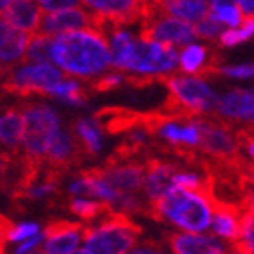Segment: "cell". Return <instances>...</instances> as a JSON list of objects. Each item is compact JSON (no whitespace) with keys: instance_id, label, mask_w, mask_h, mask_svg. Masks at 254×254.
<instances>
[{"instance_id":"8992f818","label":"cell","mask_w":254,"mask_h":254,"mask_svg":"<svg viewBox=\"0 0 254 254\" xmlns=\"http://www.w3.org/2000/svg\"><path fill=\"white\" fill-rule=\"evenodd\" d=\"M178 65L175 46L164 42H143L134 38L131 49L120 64L118 71H132L142 74H167Z\"/></svg>"},{"instance_id":"44dd1931","label":"cell","mask_w":254,"mask_h":254,"mask_svg":"<svg viewBox=\"0 0 254 254\" xmlns=\"http://www.w3.org/2000/svg\"><path fill=\"white\" fill-rule=\"evenodd\" d=\"M69 131L87 158L98 156L102 149V132L98 131V127L95 124L85 120V118H76L74 122H71Z\"/></svg>"},{"instance_id":"d6986e66","label":"cell","mask_w":254,"mask_h":254,"mask_svg":"<svg viewBox=\"0 0 254 254\" xmlns=\"http://www.w3.org/2000/svg\"><path fill=\"white\" fill-rule=\"evenodd\" d=\"M154 9L162 15L176 16L186 22H198L209 15L211 2L209 0H151Z\"/></svg>"},{"instance_id":"d590c367","label":"cell","mask_w":254,"mask_h":254,"mask_svg":"<svg viewBox=\"0 0 254 254\" xmlns=\"http://www.w3.org/2000/svg\"><path fill=\"white\" fill-rule=\"evenodd\" d=\"M231 254H240V253H234V251H231Z\"/></svg>"},{"instance_id":"f546056e","label":"cell","mask_w":254,"mask_h":254,"mask_svg":"<svg viewBox=\"0 0 254 254\" xmlns=\"http://www.w3.org/2000/svg\"><path fill=\"white\" fill-rule=\"evenodd\" d=\"M127 254H165L164 251V244L160 242H154V240H147L140 245H134Z\"/></svg>"},{"instance_id":"836d02e7","label":"cell","mask_w":254,"mask_h":254,"mask_svg":"<svg viewBox=\"0 0 254 254\" xmlns=\"http://www.w3.org/2000/svg\"><path fill=\"white\" fill-rule=\"evenodd\" d=\"M7 2H9V0H0V15H2V11L5 9V5H7Z\"/></svg>"},{"instance_id":"2e32d148","label":"cell","mask_w":254,"mask_h":254,"mask_svg":"<svg viewBox=\"0 0 254 254\" xmlns=\"http://www.w3.org/2000/svg\"><path fill=\"white\" fill-rule=\"evenodd\" d=\"M29 35L18 31L0 18V71L11 73L13 65L20 64V59L27 46Z\"/></svg>"},{"instance_id":"5b68a950","label":"cell","mask_w":254,"mask_h":254,"mask_svg":"<svg viewBox=\"0 0 254 254\" xmlns=\"http://www.w3.org/2000/svg\"><path fill=\"white\" fill-rule=\"evenodd\" d=\"M20 111L24 117V136H22V153L29 158L44 162V154L49 140L59 129L60 117L46 104L40 102H20Z\"/></svg>"},{"instance_id":"4316f807","label":"cell","mask_w":254,"mask_h":254,"mask_svg":"<svg viewBox=\"0 0 254 254\" xmlns=\"http://www.w3.org/2000/svg\"><path fill=\"white\" fill-rule=\"evenodd\" d=\"M218 22L227 24L231 27H238L244 22V13L240 11V7L236 4H227V5H211L209 11Z\"/></svg>"},{"instance_id":"d4e9b609","label":"cell","mask_w":254,"mask_h":254,"mask_svg":"<svg viewBox=\"0 0 254 254\" xmlns=\"http://www.w3.org/2000/svg\"><path fill=\"white\" fill-rule=\"evenodd\" d=\"M242 29H229V31H222L220 38H218V42L222 48H234V46H238V44L245 42V40H249L253 37V31H254V18L253 16H244V22H242Z\"/></svg>"},{"instance_id":"277c9868","label":"cell","mask_w":254,"mask_h":254,"mask_svg":"<svg viewBox=\"0 0 254 254\" xmlns=\"http://www.w3.org/2000/svg\"><path fill=\"white\" fill-rule=\"evenodd\" d=\"M143 229L120 211L107 212L98 225H85L82 240L91 254H127Z\"/></svg>"},{"instance_id":"5bb4252c","label":"cell","mask_w":254,"mask_h":254,"mask_svg":"<svg viewBox=\"0 0 254 254\" xmlns=\"http://www.w3.org/2000/svg\"><path fill=\"white\" fill-rule=\"evenodd\" d=\"M140 120L142 113L124 106L102 107L93 115V124L98 127V131L107 134H120L140 129Z\"/></svg>"},{"instance_id":"ffe728a7","label":"cell","mask_w":254,"mask_h":254,"mask_svg":"<svg viewBox=\"0 0 254 254\" xmlns=\"http://www.w3.org/2000/svg\"><path fill=\"white\" fill-rule=\"evenodd\" d=\"M22 136H24V117L20 106H13L5 111V115L0 117V147H5V151L11 153H20Z\"/></svg>"},{"instance_id":"8fae6325","label":"cell","mask_w":254,"mask_h":254,"mask_svg":"<svg viewBox=\"0 0 254 254\" xmlns=\"http://www.w3.org/2000/svg\"><path fill=\"white\" fill-rule=\"evenodd\" d=\"M207 117H216L229 120L236 126H253L254 98L249 89H231L225 95L214 98L211 111Z\"/></svg>"},{"instance_id":"7402d4cb","label":"cell","mask_w":254,"mask_h":254,"mask_svg":"<svg viewBox=\"0 0 254 254\" xmlns=\"http://www.w3.org/2000/svg\"><path fill=\"white\" fill-rule=\"evenodd\" d=\"M51 35H42V33H33L27 38L26 51L22 55L20 64H53L51 62V44H53Z\"/></svg>"},{"instance_id":"7c38bea8","label":"cell","mask_w":254,"mask_h":254,"mask_svg":"<svg viewBox=\"0 0 254 254\" xmlns=\"http://www.w3.org/2000/svg\"><path fill=\"white\" fill-rule=\"evenodd\" d=\"M104 180L118 194H143L145 169L143 160H131L122 164H104L100 167Z\"/></svg>"},{"instance_id":"3957f363","label":"cell","mask_w":254,"mask_h":254,"mask_svg":"<svg viewBox=\"0 0 254 254\" xmlns=\"http://www.w3.org/2000/svg\"><path fill=\"white\" fill-rule=\"evenodd\" d=\"M158 84H164L169 89V96L160 106V109L178 115L186 122L192 118L205 117L216 98L211 87L205 84V80L196 76H184L178 73L158 74Z\"/></svg>"},{"instance_id":"484cf974","label":"cell","mask_w":254,"mask_h":254,"mask_svg":"<svg viewBox=\"0 0 254 254\" xmlns=\"http://www.w3.org/2000/svg\"><path fill=\"white\" fill-rule=\"evenodd\" d=\"M194 29L196 37L203 38V40H209V42H218V38L222 35L223 26L222 22H218L214 16L209 13L207 16H203L201 20L196 22V26L192 27Z\"/></svg>"},{"instance_id":"e575fe53","label":"cell","mask_w":254,"mask_h":254,"mask_svg":"<svg viewBox=\"0 0 254 254\" xmlns=\"http://www.w3.org/2000/svg\"><path fill=\"white\" fill-rule=\"evenodd\" d=\"M69 254H91V253H89V251H85V249H82V251H76V249H74V251H71Z\"/></svg>"},{"instance_id":"603a6c76","label":"cell","mask_w":254,"mask_h":254,"mask_svg":"<svg viewBox=\"0 0 254 254\" xmlns=\"http://www.w3.org/2000/svg\"><path fill=\"white\" fill-rule=\"evenodd\" d=\"M65 209L71 214H76V216L91 222V220H98V218L106 216L107 212H111L115 207L104 200L96 201V200H87V198H73L71 196L67 200V203H65Z\"/></svg>"},{"instance_id":"4dcf8cb0","label":"cell","mask_w":254,"mask_h":254,"mask_svg":"<svg viewBox=\"0 0 254 254\" xmlns=\"http://www.w3.org/2000/svg\"><path fill=\"white\" fill-rule=\"evenodd\" d=\"M254 73V69L251 64H244V65H234V67H220V74L225 76H233V78H251Z\"/></svg>"},{"instance_id":"ac0fdd59","label":"cell","mask_w":254,"mask_h":254,"mask_svg":"<svg viewBox=\"0 0 254 254\" xmlns=\"http://www.w3.org/2000/svg\"><path fill=\"white\" fill-rule=\"evenodd\" d=\"M4 13V20L18 31L33 35L38 31L42 9L35 0H9Z\"/></svg>"},{"instance_id":"9a60e30c","label":"cell","mask_w":254,"mask_h":254,"mask_svg":"<svg viewBox=\"0 0 254 254\" xmlns=\"http://www.w3.org/2000/svg\"><path fill=\"white\" fill-rule=\"evenodd\" d=\"M76 29H93L91 15L80 7H67L60 11H49L46 15L42 13L37 33L57 37L59 33L76 31Z\"/></svg>"},{"instance_id":"f1b7e54d","label":"cell","mask_w":254,"mask_h":254,"mask_svg":"<svg viewBox=\"0 0 254 254\" xmlns=\"http://www.w3.org/2000/svg\"><path fill=\"white\" fill-rule=\"evenodd\" d=\"M38 234V225L37 223H20V225H15L13 231L9 234V242H22V240H27Z\"/></svg>"},{"instance_id":"83f0119b","label":"cell","mask_w":254,"mask_h":254,"mask_svg":"<svg viewBox=\"0 0 254 254\" xmlns=\"http://www.w3.org/2000/svg\"><path fill=\"white\" fill-rule=\"evenodd\" d=\"M124 84V74L122 73H107L104 76L96 80H91L89 82V87L91 91H95V93H107V91H113L120 87Z\"/></svg>"},{"instance_id":"e0dca14e","label":"cell","mask_w":254,"mask_h":254,"mask_svg":"<svg viewBox=\"0 0 254 254\" xmlns=\"http://www.w3.org/2000/svg\"><path fill=\"white\" fill-rule=\"evenodd\" d=\"M165 242L173 254H227L214 236H196L192 233H165Z\"/></svg>"},{"instance_id":"d6a6232c","label":"cell","mask_w":254,"mask_h":254,"mask_svg":"<svg viewBox=\"0 0 254 254\" xmlns=\"http://www.w3.org/2000/svg\"><path fill=\"white\" fill-rule=\"evenodd\" d=\"M238 2L240 11L244 13V16H253V9H254V0H236Z\"/></svg>"},{"instance_id":"9c48e42d","label":"cell","mask_w":254,"mask_h":254,"mask_svg":"<svg viewBox=\"0 0 254 254\" xmlns=\"http://www.w3.org/2000/svg\"><path fill=\"white\" fill-rule=\"evenodd\" d=\"M138 38L143 42H164L171 46H187L196 38L194 29L189 22L176 16L162 15L154 9L153 2H147V9L140 20Z\"/></svg>"},{"instance_id":"52a82bcc","label":"cell","mask_w":254,"mask_h":254,"mask_svg":"<svg viewBox=\"0 0 254 254\" xmlns=\"http://www.w3.org/2000/svg\"><path fill=\"white\" fill-rule=\"evenodd\" d=\"M149 0H82L91 9V27L106 37L111 29L142 20Z\"/></svg>"},{"instance_id":"4fadbf2b","label":"cell","mask_w":254,"mask_h":254,"mask_svg":"<svg viewBox=\"0 0 254 254\" xmlns=\"http://www.w3.org/2000/svg\"><path fill=\"white\" fill-rule=\"evenodd\" d=\"M85 225L71 220H51L46 223L42 233V238L46 244H42L44 254H69L71 251L76 249L80 244L82 233Z\"/></svg>"},{"instance_id":"6da1fadb","label":"cell","mask_w":254,"mask_h":254,"mask_svg":"<svg viewBox=\"0 0 254 254\" xmlns=\"http://www.w3.org/2000/svg\"><path fill=\"white\" fill-rule=\"evenodd\" d=\"M51 62L65 74L91 80L111 67V51L106 37L95 29L60 33L51 44Z\"/></svg>"},{"instance_id":"ba28073f","label":"cell","mask_w":254,"mask_h":254,"mask_svg":"<svg viewBox=\"0 0 254 254\" xmlns=\"http://www.w3.org/2000/svg\"><path fill=\"white\" fill-rule=\"evenodd\" d=\"M64 80V73L53 64H24L9 74V78L0 85L4 93L18 98L48 96L49 89Z\"/></svg>"},{"instance_id":"30bf717a","label":"cell","mask_w":254,"mask_h":254,"mask_svg":"<svg viewBox=\"0 0 254 254\" xmlns=\"http://www.w3.org/2000/svg\"><path fill=\"white\" fill-rule=\"evenodd\" d=\"M143 169H145V180H143V196L151 203L158 196H162L167 189L173 187V178L178 171H182L178 160L167 158V156H156L147 154L143 158Z\"/></svg>"},{"instance_id":"cb8c5ba5","label":"cell","mask_w":254,"mask_h":254,"mask_svg":"<svg viewBox=\"0 0 254 254\" xmlns=\"http://www.w3.org/2000/svg\"><path fill=\"white\" fill-rule=\"evenodd\" d=\"M48 96H55V98H60L64 102H69V104L82 106L89 98V89L78 82H74V80H60L59 84H55L49 89Z\"/></svg>"},{"instance_id":"1f68e13d","label":"cell","mask_w":254,"mask_h":254,"mask_svg":"<svg viewBox=\"0 0 254 254\" xmlns=\"http://www.w3.org/2000/svg\"><path fill=\"white\" fill-rule=\"evenodd\" d=\"M40 4V9L44 11H60V9H67V7H74L78 4V0H38Z\"/></svg>"},{"instance_id":"8d00e7d4","label":"cell","mask_w":254,"mask_h":254,"mask_svg":"<svg viewBox=\"0 0 254 254\" xmlns=\"http://www.w3.org/2000/svg\"><path fill=\"white\" fill-rule=\"evenodd\" d=\"M2 74H4V73H2V71H0V76H2Z\"/></svg>"},{"instance_id":"7a4b0ae2","label":"cell","mask_w":254,"mask_h":254,"mask_svg":"<svg viewBox=\"0 0 254 254\" xmlns=\"http://www.w3.org/2000/svg\"><path fill=\"white\" fill-rule=\"evenodd\" d=\"M212 203L203 196L180 187H171L149 203V218L156 222H169L187 233H201L209 227Z\"/></svg>"}]
</instances>
